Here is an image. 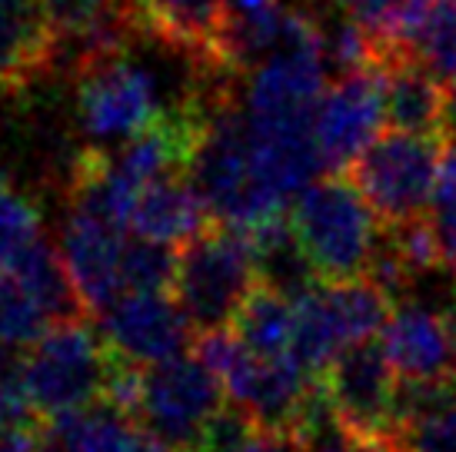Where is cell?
<instances>
[{"instance_id":"cell-21","label":"cell","mask_w":456,"mask_h":452,"mask_svg":"<svg viewBox=\"0 0 456 452\" xmlns=\"http://www.w3.org/2000/svg\"><path fill=\"white\" fill-rule=\"evenodd\" d=\"M40 237V210L11 176L0 170V270L11 266Z\"/></svg>"},{"instance_id":"cell-20","label":"cell","mask_w":456,"mask_h":452,"mask_svg":"<svg viewBox=\"0 0 456 452\" xmlns=\"http://www.w3.org/2000/svg\"><path fill=\"white\" fill-rule=\"evenodd\" d=\"M177 260L180 246L134 237V243L124 246V263H120L124 289H140V293H167V289H174V283H177Z\"/></svg>"},{"instance_id":"cell-9","label":"cell","mask_w":456,"mask_h":452,"mask_svg":"<svg viewBox=\"0 0 456 452\" xmlns=\"http://www.w3.org/2000/svg\"><path fill=\"white\" fill-rule=\"evenodd\" d=\"M387 124L383 107V70H354L337 77L317 107V147L323 157V170L343 174L350 170L360 153L380 137Z\"/></svg>"},{"instance_id":"cell-16","label":"cell","mask_w":456,"mask_h":452,"mask_svg":"<svg viewBox=\"0 0 456 452\" xmlns=\"http://www.w3.org/2000/svg\"><path fill=\"white\" fill-rule=\"evenodd\" d=\"M330 4L380 44V70L406 57H417L413 44L436 7V0H330Z\"/></svg>"},{"instance_id":"cell-2","label":"cell","mask_w":456,"mask_h":452,"mask_svg":"<svg viewBox=\"0 0 456 452\" xmlns=\"http://www.w3.org/2000/svg\"><path fill=\"white\" fill-rule=\"evenodd\" d=\"M290 223L320 279L337 283L367 277L370 260L380 246V216L350 176L333 174L300 190L293 197Z\"/></svg>"},{"instance_id":"cell-30","label":"cell","mask_w":456,"mask_h":452,"mask_svg":"<svg viewBox=\"0 0 456 452\" xmlns=\"http://www.w3.org/2000/svg\"><path fill=\"white\" fill-rule=\"evenodd\" d=\"M11 423H34V419H30V416H27L17 402L7 400V396L0 392V429H7Z\"/></svg>"},{"instance_id":"cell-12","label":"cell","mask_w":456,"mask_h":452,"mask_svg":"<svg viewBox=\"0 0 456 452\" xmlns=\"http://www.w3.org/2000/svg\"><path fill=\"white\" fill-rule=\"evenodd\" d=\"M380 339L400 379H456V329L444 306L406 296L396 303Z\"/></svg>"},{"instance_id":"cell-26","label":"cell","mask_w":456,"mask_h":452,"mask_svg":"<svg viewBox=\"0 0 456 452\" xmlns=\"http://www.w3.org/2000/svg\"><path fill=\"white\" fill-rule=\"evenodd\" d=\"M0 452H40L37 419L34 423H11L7 429H0Z\"/></svg>"},{"instance_id":"cell-19","label":"cell","mask_w":456,"mask_h":452,"mask_svg":"<svg viewBox=\"0 0 456 452\" xmlns=\"http://www.w3.org/2000/svg\"><path fill=\"white\" fill-rule=\"evenodd\" d=\"M53 327L47 306L34 296V289L13 273L11 266L0 270V343L27 350Z\"/></svg>"},{"instance_id":"cell-8","label":"cell","mask_w":456,"mask_h":452,"mask_svg":"<svg viewBox=\"0 0 456 452\" xmlns=\"http://www.w3.org/2000/svg\"><path fill=\"white\" fill-rule=\"evenodd\" d=\"M77 120L94 140H127L160 117L153 77L140 67L130 51L90 57L74 67Z\"/></svg>"},{"instance_id":"cell-1","label":"cell","mask_w":456,"mask_h":452,"mask_svg":"<svg viewBox=\"0 0 456 452\" xmlns=\"http://www.w3.org/2000/svg\"><path fill=\"white\" fill-rule=\"evenodd\" d=\"M233 80L240 77H220L214 84V107L200 147L193 153L191 180L216 223L254 233L287 214V200L266 183L256 166L247 110L233 97Z\"/></svg>"},{"instance_id":"cell-11","label":"cell","mask_w":456,"mask_h":452,"mask_svg":"<svg viewBox=\"0 0 456 452\" xmlns=\"http://www.w3.org/2000/svg\"><path fill=\"white\" fill-rule=\"evenodd\" d=\"M140 34L193 63L200 77H237L227 61L224 0H134Z\"/></svg>"},{"instance_id":"cell-25","label":"cell","mask_w":456,"mask_h":452,"mask_svg":"<svg viewBox=\"0 0 456 452\" xmlns=\"http://www.w3.org/2000/svg\"><path fill=\"white\" fill-rule=\"evenodd\" d=\"M453 200H456V143H446V147H440L433 203H453Z\"/></svg>"},{"instance_id":"cell-27","label":"cell","mask_w":456,"mask_h":452,"mask_svg":"<svg viewBox=\"0 0 456 452\" xmlns=\"http://www.w3.org/2000/svg\"><path fill=\"white\" fill-rule=\"evenodd\" d=\"M240 452H300V446L280 432H270V429H254V436L243 442Z\"/></svg>"},{"instance_id":"cell-4","label":"cell","mask_w":456,"mask_h":452,"mask_svg":"<svg viewBox=\"0 0 456 452\" xmlns=\"http://www.w3.org/2000/svg\"><path fill=\"white\" fill-rule=\"evenodd\" d=\"M333 423L346 440L370 452H390L400 436V373L393 369L383 339H360L333 356L320 373Z\"/></svg>"},{"instance_id":"cell-22","label":"cell","mask_w":456,"mask_h":452,"mask_svg":"<svg viewBox=\"0 0 456 452\" xmlns=\"http://www.w3.org/2000/svg\"><path fill=\"white\" fill-rule=\"evenodd\" d=\"M419 63L430 70L444 87L456 84V0H436L430 20L423 24L413 44Z\"/></svg>"},{"instance_id":"cell-6","label":"cell","mask_w":456,"mask_h":452,"mask_svg":"<svg viewBox=\"0 0 456 452\" xmlns=\"http://www.w3.org/2000/svg\"><path fill=\"white\" fill-rule=\"evenodd\" d=\"M436 164L440 137L390 126L350 164V180L380 216V223L396 226L427 210L433 200Z\"/></svg>"},{"instance_id":"cell-14","label":"cell","mask_w":456,"mask_h":452,"mask_svg":"<svg viewBox=\"0 0 456 452\" xmlns=\"http://www.w3.org/2000/svg\"><path fill=\"white\" fill-rule=\"evenodd\" d=\"M61 61L44 0H0V97H17Z\"/></svg>"},{"instance_id":"cell-7","label":"cell","mask_w":456,"mask_h":452,"mask_svg":"<svg viewBox=\"0 0 456 452\" xmlns=\"http://www.w3.org/2000/svg\"><path fill=\"white\" fill-rule=\"evenodd\" d=\"M224 383L210 366L191 356H170L160 363L143 366L137 423L177 452H197L203 432L224 409Z\"/></svg>"},{"instance_id":"cell-15","label":"cell","mask_w":456,"mask_h":452,"mask_svg":"<svg viewBox=\"0 0 456 452\" xmlns=\"http://www.w3.org/2000/svg\"><path fill=\"white\" fill-rule=\"evenodd\" d=\"M210 223L216 220L203 203L200 190L193 187L191 174H167L137 193L127 230L134 237L183 246L193 237H200Z\"/></svg>"},{"instance_id":"cell-3","label":"cell","mask_w":456,"mask_h":452,"mask_svg":"<svg viewBox=\"0 0 456 452\" xmlns=\"http://www.w3.org/2000/svg\"><path fill=\"white\" fill-rule=\"evenodd\" d=\"M114 352L87 319L53 323L24 350L20 392L34 419L74 413L103 400Z\"/></svg>"},{"instance_id":"cell-29","label":"cell","mask_w":456,"mask_h":452,"mask_svg":"<svg viewBox=\"0 0 456 452\" xmlns=\"http://www.w3.org/2000/svg\"><path fill=\"white\" fill-rule=\"evenodd\" d=\"M440 140H446V143H456V84H453V87H446L444 120H440Z\"/></svg>"},{"instance_id":"cell-17","label":"cell","mask_w":456,"mask_h":452,"mask_svg":"<svg viewBox=\"0 0 456 452\" xmlns=\"http://www.w3.org/2000/svg\"><path fill=\"white\" fill-rule=\"evenodd\" d=\"M446 90L436 77L419 63V57L393 63L383 70V107L387 124L406 133L440 137Z\"/></svg>"},{"instance_id":"cell-23","label":"cell","mask_w":456,"mask_h":452,"mask_svg":"<svg viewBox=\"0 0 456 452\" xmlns=\"http://www.w3.org/2000/svg\"><path fill=\"white\" fill-rule=\"evenodd\" d=\"M396 446L406 452H456V400L400 423Z\"/></svg>"},{"instance_id":"cell-24","label":"cell","mask_w":456,"mask_h":452,"mask_svg":"<svg viewBox=\"0 0 456 452\" xmlns=\"http://www.w3.org/2000/svg\"><path fill=\"white\" fill-rule=\"evenodd\" d=\"M433 239H436V253H440V270L456 279V200L436 203L430 214Z\"/></svg>"},{"instance_id":"cell-18","label":"cell","mask_w":456,"mask_h":452,"mask_svg":"<svg viewBox=\"0 0 456 452\" xmlns=\"http://www.w3.org/2000/svg\"><path fill=\"white\" fill-rule=\"evenodd\" d=\"M230 327L256 356H290L293 333H297V300L260 279Z\"/></svg>"},{"instance_id":"cell-13","label":"cell","mask_w":456,"mask_h":452,"mask_svg":"<svg viewBox=\"0 0 456 452\" xmlns=\"http://www.w3.org/2000/svg\"><path fill=\"white\" fill-rule=\"evenodd\" d=\"M124 246H127L124 226L70 206L64 237H61V253H64L67 270L87 303L90 316H101L124 293V277H120Z\"/></svg>"},{"instance_id":"cell-28","label":"cell","mask_w":456,"mask_h":452,"mask_svg":"<svg viewBox=\"0 0 456 452\" xmlns=\"http://www.w3.org/2000/svg\"><path fill=\"white\" fill-rule=\"evenodd\" d=\"M306 452H370V449H363V446H356L354 440H346L340 429H330V432H323L314 446Z\"/></svg>"},{"instance_id":"cell-5","label":"cell","mask_w":456,"mask_h":452,"mask_svg":"<svg viewBox=\"0 0 456 452\" xmlns=\"http://www.w3.org/2000/svg\"><path fill=\"white\" fill-rule=\"evenodd\" d=\"M256 283V253L250 239L233 226L210 223L200 237L180 246L174 296L197 333L233 323Z\"/></svg>"},{"instance_id":"cell-10","label":"cell","mask_w":456,"mask_h":452,"mask_svg":"<svg viewBox=\"0 0 456 452\" xmlns=\"http://www.w3.org/2000/svg\"><path fill=\"white\" fill-rule=\"evenodd\" d=\"M193 333L191 316L183 313L177 296L124 289L101 313V336L114 356L137 366L170 359L187 350Z\"/></svg>"}]
</instances>
